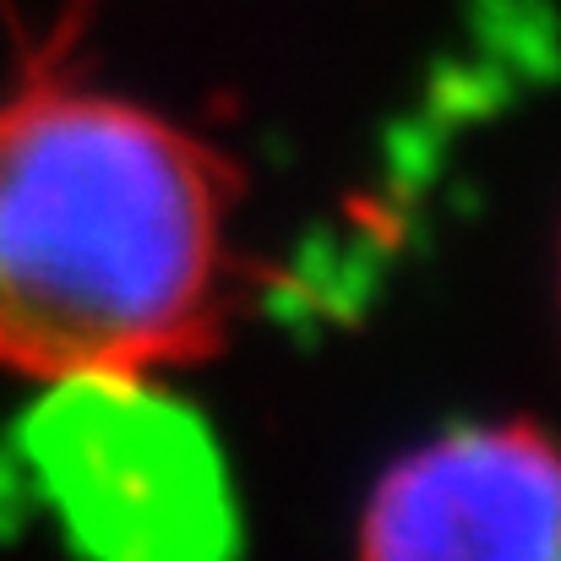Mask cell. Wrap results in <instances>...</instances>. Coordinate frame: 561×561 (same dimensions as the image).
I'll use <instances>...</instances> for the list:
<instances>
[{
	"instance_id": "cell-1",
	"label": "cell",
	"mask_w": 561,
	"mask_h": 561,
	"mask_svg": "<svg viewBox=\"0 0 561 561\" xmlns=\"http://www.w3.org/2000/svg\"><path fill=\"white\" fill-rule=\"evenodd\" d=\"M240 170L175 115L33 77L0 99V366L170 376L234 311Z\"/></svg>"
},
{
	"instance_id": "cell-3",
	"label": "cell",
	"mask_w": 561,
	"mask_h": 561,
	"mask_svg": "<svg viewBox=\"0 0 561 561\" xmlns=\"http://www.w3.org/2000/svg\"><path fill=\"white\" fill-rule=\"evenodd\" d=\"M371 561H561V436L463 420L376 474L355 529Z\"/></svg>"
},
{
	"instance_id": "cell-2",
	"label": "cell",
	"mask_w": 561,
	"mask_h": 561,
	"mask_svg": "<svg viewBox=\"0 0 561 561\" xmlns=\"http://www.w3.org/2000/svg\"><path fill=\"white\" fill-rule=\"evenodd\" d=\"M22 463L60 535L110 561H213L240 551V502L213 425L164 376L38 381Z\"/></svg>"
}]
</instances>
